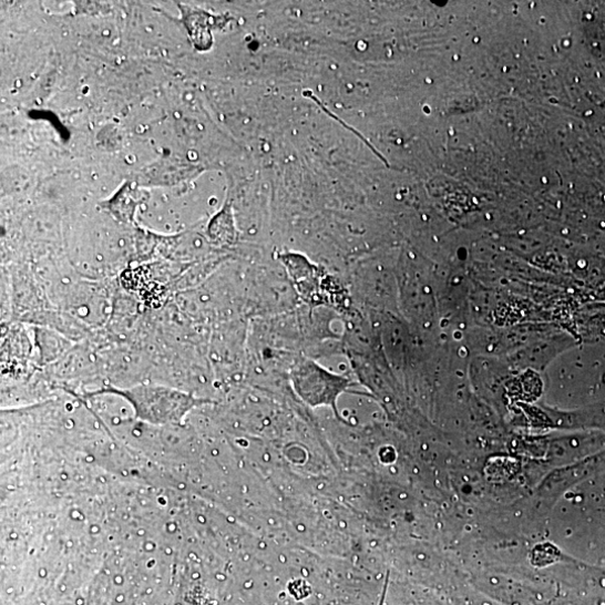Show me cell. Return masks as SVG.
<instances>
[{"mask_svg": "<svg viewBox=\"0 0 605 605\" xmlns=\"http://www.w3.org/2000/svg\"><path fill=\"white\" fill-rule=\"evenodd\" d=\"M123 394L132 400L142 418L154 422L178 421L196 403L185 393L160 387H139Z\"/></svg>", "mask_w": 605, "mask_h": 605, "instance_id": "obj_1", "label": "cell"}, {"mask_svg": "<svg viewBox=\"0 0 605 605\" xmlns=\"http://www.w3.org/2000/svg\"><path fill=\"white\" fill-rule=\"evenodd\" d=\"M296 390L312 407L332 406L336 410L337 397L346 389L348 381L332 375L317 363L308 361L293 373Z\"/></svg>", "mask_w": 605, "mask_h": 605, "instance_id": "obj_2", "label": "cell"}]
</instances>
